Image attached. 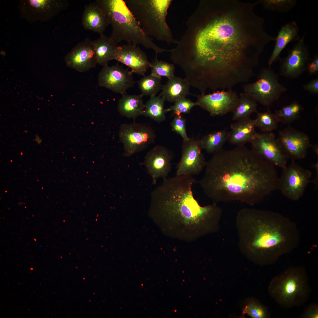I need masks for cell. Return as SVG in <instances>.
<instances>
[{
  "mask_svg": "<svg viewBox=\"0 0 318 318\" xmlns=\"http://www.w3.org/2000/svg\"><path fill=\"white\" fill-rule=\"evenodd\" d=\"M260 3L201 0L170 58L191 84L213 91L248 82L265 46L275 37L254 11Z\"/></svg>",
  "mask_w": 318,
  "mask_h": 318,
  "instance_id": "1",
  "label": "cell"
},
{
  "mask_svg": "<svg viewBox=\"0 0 318 318\" xmlns=\"http://www.w3.org/2000/svg\"><path fill=\"white\" fill-rule=\"evenodd\" d=\"M198 183L214 202L238 201L251 205L278 190L275 166L244 145L214 153Z\"/></svg>",
  "mask_w": 318,
  "mask_h": 318,
  "instance_id": "2",
  "label": "cell"
},
{
  "mask_svg": "<svg viewBox=\"0 0 318 318\" xmlns=\"http://www.w3.org/2000/svg\"><path fill=\"white\" fill-rule=\"evenodd\" d=\"M196 182L192 175L166 178L151 194L155 213L170 222L172 234L176 237L198 236L206 221L221 215V209L215 202L202 206L195 198L192 188Z\"/></svg>",
  "mask_w": 318,
  "mask_h": 318,
  "instance_id": "3",
  "label": "cell"
},
{
  "mask_svg": "<svg viewBox=\"0 0 318 318\" xmlns=\"http://www.w3.org/2000/svg\"><path fill=\"white\" fill-rule=\"evenodd\" d=\"M238 216L246 221L247 248L256 263L272 264L298 246L300 234L296 223L277 212L245 208Z\"/></svg>",
  "mask_w": 318,
  "mask_h": 318,
  "instance_id": "4",
  "label": "cell"
},
{
  "mask_svg": "<svg viewBox=\"0 0 318 318\" xmlns=\"http://www.w3.org/2000/svg\"><path fill=\"white\" fill-rule=\"evenodd\" d=\"M96 3L107 17L112 28L110 37L115 42L125 41L128 44L153 50L158 53L169 52L157 45L146 34L131 12L124 0H97Z\"/></svg>",
  "mask_w": 318,
  "mask_h": 318,
  "instance_id": "5",
  "label": "cell"
},
{
  "mask_svg": "<svg viewBox=\"0 0 318 318\" xmlns=\"http://www.w3.org/2000/svg\"><path fill=\"white\" fill-rule=\"evenodd\" d=\"M268 291L271 298L284 308L303 306L308 301L311 292L305 268H288L272 278Z\"/></svg>",
  "mask_w": 318,
  "mask_h": 318,
  "instance_id": "6",
  "label": "cell"
},
{
  "mask_svg": "<svg viewBox=\"0 0 318 318\" xmlns=\"http://www.w3.org/2000/svg\"><path fill=\"white\" fill-rule=\"evenodd\" d=\"M145 32L169 44H177L166 21L171 0H124Z\"/></svg>",
  "mask_w": 318,
  "mask_h": 318,
  "instance_id": "7",
  "label": "cell"
},
{
  "mask_svg": "<svg viewBox=\"0 0 318 318\" xmlns=\"http://www.w3.org/2000/svg\"><path fill=\"white\" fill-rule=\"evenodd\" d=\"M243 87V93L268 107L287 90L279 82L278 75L269 67L261 70L254 82L245 84Z\"/></svg>",
  "mask_w": 318,
  "mask_h": 318,
  "instance_id": "8",
  "label": "cell"
},
{
  "mask_svg": "<svg viewBox=\"0 0 318 318\" xmlns=\"http://www.w3.org/2000/svg\"><path fill=\"white\" fill-rule=\"evenodd\" d=\"M119 137L123 145V155L128 157L144 150L154 143L156 135L150 127L133 122L122 124L119 130Z\"/></svg>",
  "mask_w": 318,
  "mask_h": 318,
  "instance_id": "9",
  "label": "cell"
},
{
  "mask_svg": "<svg viewBox=\"0 0 318 318\" xmlns=\"http://www.w3.org/2000/svg\"><path fill=\"white\" fill-rule=\"evenodd\" d=\"M280 177L278 190L288 199L297 201L303 196L308 185L312 181V174L292 160L291 163L282 169Z\"/></svg>",
  "mask_w": 318,
  "mask_h": 318,
  "instance_id": "10",
  "label": "cell"
},
{
  "mask_svg": "<svg viewBox=\"0 0 318 318\" xmlns=\"http://www.w3.org/2000/svg\"><path fill=\"white\" fill-rule=\"evenodd\" d=\"M304 34L292 48L288 50L286 57L280 58V74L289 78H297L307 70L312 60L309 47L304 42Z\"/></svg>",
  "mask_w": 318,
  "mask_h": 318,
  "instance_id": "11",
  "label": "cell"
},
{
  "mask_svg": "<svg viewBox=\"0 0 318 318\" xmlns=\"http://www.w3.org/2000/svg\"><path fill=\"white\" fill-rule=\"evenodd\" d=\"M68 2L61 0H20L19 9L21 16L30 22L45 21L65 10Z\"/></svg>",
  "mask_w": 318,
  "mask_h": 318,
  "instance_id": "12",
  "label": "cell"
},
{
  "mask_svg": "<svg viewBox=\"0 0 318 318\" xmlns=\"http://www.w3.org/2000/svg\"><path fill=\"white\" fill-rule=\"evenodd\" d=\"M250 143L251 150L259 157L282 169L287 166L288 159L274 133H257Z\"/></svg>",
  "mask_w": 318,
  "mask_h": 318,
  "instance_id": "13",
  "label": "cell"
},
{
  "mask_svg": "<svg viewBox=\"0 0 318 318\" xmlns=\"http://www.w3.org/2000/svg\"><path fill=\"white\" fill-rule=\"evenodd\" d=\"M199 140L191 138L183 140L180 159L176 166V175H198L205 167L207 162L202 152Z\"/></svg>",
  "mask_w": 318,
  "mask_h": 318,
  "instance_id": "14",
  "label": "cell"
},
{
  "mask_svg": "<svg viewBox=\"0 0 318 318\" xmlns=\"http://www.w3.org/2000/svg\"><path fill=\"white\" fill-rule=\"evenodd\" d=\"M197 97L196 105L207 111L212 116L232 112L239 100L237 93L231 89L227 91H214L207 95L201 94Z\"/></svg>",
  "mask_w": 318,
  "mask_h": 318,
  "instance_id": "15",
  "label": "cell"
},
{
  "mask_svg": "<svg viewBox=\"0 0 318 318\" xmlns=\"http://www.w3.org/2000/svg\"><path fill=\"white\" fill-rule=\"evenodd\" d=\"M277 139L284 155L292 160L304 158L311 145L307 135L290 127L280 131Z\"/></svg>",
  "mask_w": 318,
  "mask_h": 318,
  "instance_id": "16",
  "label": "cell"
},
{
  "mask_svg": "<svg viewBox=\"0 0 318 318\" xmlns=\"http://www.w3.org/2000/svg\"><path fill=\"white\" fill-rule=\"evenodd\" d=\"M132 72L118 63L111 66H103L98 76V85L123 95L134 86Z\"/></svg>",
  "mask_w": 318,
  "mask_h": 318,
  "instance_id": "17",
  "label": "cell"
},
{
  "mask_svg": "<svg viewBox=\"0 0 318 318\" xmlns=\"http://www.w3.org/2000/svg\"><path fill=\"white\" fill-rule=\"evenodd\" d=\"M173 158L172 153L163 146H155L147 153L143 164L152 178L153 185L159 178H167L171 170Z\"/></svg>",
  "mask_w": 318,
  "mask_h": 318,
  "instance_id": "18",
  "label": "cell"
},
{
  "mask_svg": "<svg viewBox=\"0 0 318 318\" xmlns=\"http://www.w3.org/2000/svg\"><path fill=\"white\" fill-rule=\"evenodd\" d=\"M67 67L80 72L95 67L97 64L92 41L87 38L75 45L65 57Z\"/></svg>",
  "mask_w": 318,
  "mask_h": 318,
  "instance_id": "19",
  "label": "cell"
},
{
  "mask_svg": "<svg viewBox=\"0 0 318 318\" xmlns=\"http://www.w3.org/2000/svg\"><path fill=\"white\" fill-rule=\"evenodd\" d=\"M114 59L130 68L132 73L143 76L151 64L139 47L131 44L117 46Z\"/></svg>",
  "mask_w": 318,
  "mask_h": 318,
  "instance_id": "20",
  "label": "cell"
},
{
  "mask_svg": "<svg viewBox=\"0 0 318 318\" xmlns=\"http://www.w3.org/2000/svg\"><path fill=\"white\" fill-rule=\"evenodd\" d=\"M82 23L84 29L103 34L106 27L110 24L104 12L95 2L86 6L83 13Z\"/></svg>",
  "mask_w": 318,
  "mask_h": 318,
  "instance_id": "21",
  "label": "cell"
},
{
  "mask_svg": "<svg viewBox=\"0 0 318 318\" xmlns=\"http://www.w3.org/2000/svg\"><path fill=\"white\" fill-rule=\"evenodd\" d=\"M300 39L299 27L295 21L282 25L275 38L274 48L268 61L269 67L279 60L281 52L289 43L297 42Z\"/></svg>",
  "mask_w": 318,
  "mask_h": 318,
  "instance_id": "22",
  "label": "cell"
},
{
  "mask_svg": "<svg viewBox=\"0 0 318 318\" xmlns=\"http://www.w3.org/2000/svg\"><path fill=\"white\" fill-rule=\"evenodd\" d=\"M256 127L255 120L249 117L237 121L231 125L228 141L237 146L250 143L257 133Z\"/></svg>",
  "mask_w": 318,
  "mask_h": 318,
  "instance_id": "23",
  "label": "cell"
},
{
  "mask_svg": "<svg viewBox=\"0 0 318 318\" xmlns=\"http://www.w3.org/2000/svg\"><path fill=\"white\" fill-rule=\"evenodd\" d=\"M190 85L185 78L182 79L174 76L169 79L167 83L162 86V91L160 94L167 101L175 102L191 94L189 92Z\"/></svg>",
  "mask_w": 318,
  "mask_h": 318,
  "instance_id": "24",
  "label": "cell"
},
{
  "mask_svg": "<svg viewBox=\"0 0 318 318\" xmlns=\"http://www.w3.org/2000/svg\"><path fill=\"white\" fill-rule=\"evenodd\" d=\"M122 95L119 100L117 106L118 110L122 116L135 119L143 115L145 104L141 94L132 95L125 94Z\"/></svg>",
  "mask_w": 318,
  "mask_h": 318,
  "instance_id": "25",
  "label": "cell"
},
{
  "mask_svg": "<svg viewBox=\"0 0 318 318\" xmlns=\"http://www.w3.org/2000/svg\"><path fill=\"white\" fill-rule=\"evenodd\" d=\"M92 42L97 64L104 66L108 65L109 61L114 59L117 43L110 37H107L103 34Z\"/></svg>",
  "mask_w": 318,
  "mask_h": 318,
  "instance_id": "26",
  "label": "cell"
},
{
  "mask_svg": "<svg viewBox=\"0 0 318 318\" xmlns=\"http://www.w3.org/2000/svg\"><path fill=\"white\" fill-rule=\"evenodd\" d=\"M164 97L160 94L158 96L150 97L145 104L143 115L150 118L158 123L164 121L167 112L170 111L169 108L165 109Z\"/></svg>",
  "mask_w": 318,
  "mask_h": 318,
  "instance_id": "27",
  "label": "cell"
},
{
  "mask_svg": "<svg viewBox=\"0 0 318 318\" xmlns=\"http://www.w3.org/2000/svg\"><path fill=\"white\" fill-rule=\"evenodd\" d=\"M229 132L225 130L214 131L199 140L201 147L207 153H214L222 149L228 141Z\"/></svg>",
  "mask_w": 318,
  "mask_h": 318,
  "instance_id": "28",
  "label": "cell"
},
{
  "mask_svg": "<svg viewBox=\"0 0 318 318\" xmlns=\"http://www.w3.org/2000/svg\"><path fill=\"white\" fill-rule=\"evenodd\" d=\"M256 102L244 93H241L238 104L233 111L232 120L238 121L249 117L254 112H256Z\"/></svg>",
  "mask_w": 318,
  "mask_h": 318,
  "instance_id": "29",
  "label": "cell"
},
{
  "mask_svg": "<svg viewBox=\"0 0 318 318\" xmlns=\"http://www.w3.org/2000/svg\"><path fill=\"white\" fill-rule=\"evenodd\" d=\"M303 108L297 101H294L290 104L275 111L279 122L289 124L299 117Z\"/></svg>",
  "mask_w": 318,
  "mask_h": 318,
  "instance_id": "30",
  "label": "cell"
},
{
  "mask_svg": "<svg viewBox=\"0 0 318 318\" xmlns=\"http://www.w3.org/2000/svg\"><path fill=\"white\" fill-rule=\"evenodd\" d=\"M257 117L254 120L256 127L264 132H270L277 128L279 120L275 113L269 109L264 112H257Z\"/></svg>",
  "mask_w": 318,
  "mask_h": 318,
  "instance_id": "31",
  "label": "cell"
},
{
  "mask_svg": "<svg viewBox=\"0 0 318 318\" xmlns=\"http://www.w3.org/2000/svg\"><path fill=\"white\" fill-rule=\"evenodd\" d=\"M161 78L151 74L144 76L138 82V87L143 95L155 96L162 89Z\"/></svg>",
  "mask_w": 318,
  "mask_h": 318,
  "instance_id": "32",
  "label": "cell"
},
{
  "mask_svg": "<svg viewBox=\"0 0 318 318\" xmlns=\"http://www.w3.org/2000/svg\"><path fill=\"white\" fill-rule=\"evenodd\" d=\"M150 67L151 69V74L156 77L160 78L166 77L169 79L175 76L174 64L158 60L157 57L151 63Z\"/></svg>",
  "mask_w": 318,
  "mask_h": 318,
  "instance_id": "33",
  "label": "cell"
},
{
  "mask_svg": "<svg viewBox=\"0 0 318 318\" xmlns=\"http://www.w3.org/2000/svg\"><path fill=\"white\" fill-rule=\"evenodd\" d=\"M245 314L252 318H268L270 317L267 308L253 298L250 299L244 307L243 314Z\"/></svg>",
  "mask_w": 318,
  "mask_h": 318,
  "instance_id": "34",
  "label": "cell"
},
{
  "mask_svg": "<svg viewBox=\"0 0 318 318\" xmlns=\"http://www.w3.org/2000/svg\"><path fill=\"white\" fill-rule=\"evenodd\" d=\"M264 7L266 9L286 13L291 11L296 5V0H261Z\"/></svg>",
  "mask_w": 318,
  "mask_h": 318,
  "instance_id": "35",
  "label": "cell"
},
{
  "mask_svg": "<svg viewBox=\"0 0 318 318\" xmlns=\"http://www.w3.org/2000/svg\"><path fill=\"white\" fill-rule=\"evenodd\" d=\"M174 104L169 109L172 111L175 115H179L182 113H189L193 107L196 106V102H194L186 97H184L174 102Z\"/></svg>",
  "mask_w": 318,
  "mask_h": 318,
  "instance_id": "36",
  "label": "cell"
},
{
  "mask_svg": "<svg viewBox=\"0 0 318 318\" xmlns=\"http://www.w3.org/2000/svg\"><path fill=\"white\" fill-rule=\"evenodd\" d=\"M170 125L172 130L179 135L183 140H187L190 139L186 132V120L181 115H175Z\"/></svg>",
  "mask_w": 318,
  "mask_h": 318,
  "instance_id": "37",
  "label": "cell"
},
{
  "mask_svg": "<svg viewBox=\"0 0 318 318\" xmlns=\"http://www.w3.org/2000/svg\"><path fill=\"white\" fill-rule=\"evenodd\" d=\"M300 318H318V304L314 302L310 304L305 307L303 311L298 317Z\"/></svg>",
  "mask_w": 318,
  "mask_h": 318,
  "instance_id": "38",
  "label": "cell"
},
{
  "mask_svg": "<svg viewBox=\"0 0 318 318\" xmlns=\"http://www.w3.org/2000/svg\"><path fill=\"white\" fill-rule=\"evenodd\" d=\"M303 89L310 93L318 94V78L313 79L308 83L303 85Z\"/></svg>",
  "mask_w": 318,
  "mask_h": 318,
  "instance_id": "39",
  "label": "cell"
},
{
  "mask_svg": "<svg viewBox=\"0 0 318 318\" xmlns=\"http://www.w3.org/2000/svg\"><path fill=\"white\" fill-rule=\"evenodd\" d=\"M307 71L310 75H315L318 73V54H316L309 63Z\"/></svg>",
  "mask_w": 318,
  "mask_h": 318,
  "instance_id": "40",
  "label": "cell"
},
{
  "mask_svg": "<svg viewBox=\"0 0 318 318\" xmlns=\"http://www.w3.org/2000/svg\"><path fill=\"white\" fill-rule=\"evenodd\" d=\"M310 147H312L313 150L316 154L318 156V145L317 144H315L314 145H311Z\"/></svg>",
  "mask_w": 318,
  "mask_h": 318,
  "instance_id": "41",
  "label": "cell"
}]
</instances>
